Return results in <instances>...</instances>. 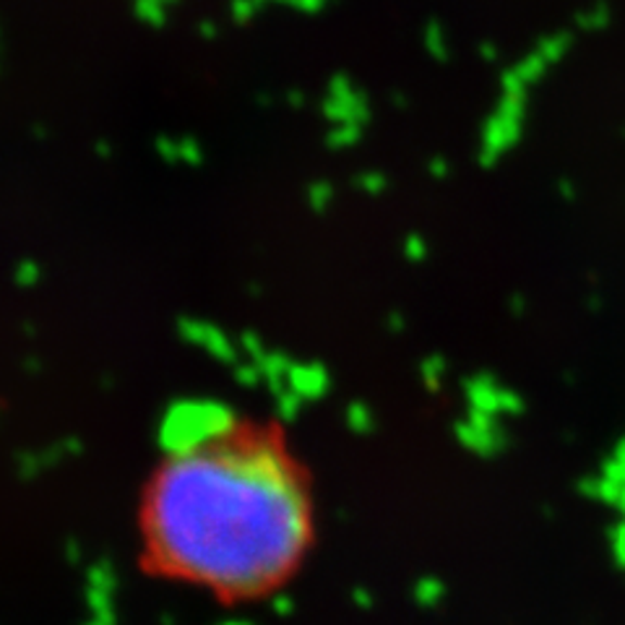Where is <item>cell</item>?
Masks as SVG:
<instances>
[{
    "instance_id": "1",
    "label": "cell",
    "mask_w": 625,
    "mask_h": 625,
    "mask_svg": "<svg viewBox=\"0 0 625 625\" xmlns=\"http://www.w3.org/2000/svg\"><path fill=\"white\" fill-rule=\"evenodd\" d=\"M165 441L139 516L149 569L232 602L290 582L310 550L312 506L282 441L214 407L169 417Z\"/></svg>"
}]
</instances>
